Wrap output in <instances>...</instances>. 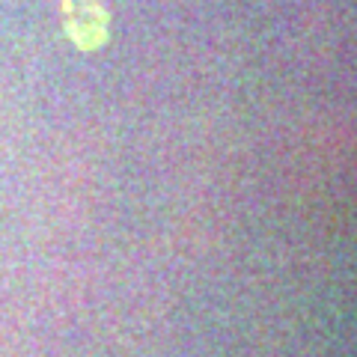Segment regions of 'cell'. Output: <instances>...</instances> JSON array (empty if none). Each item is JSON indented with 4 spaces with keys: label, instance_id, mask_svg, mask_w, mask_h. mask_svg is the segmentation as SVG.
Here are the masks:
<instances>
[{
    "label": "cell",
    "instance_id": "obj_1",
    "mask_svg": "<svg viewBox=\"0 0 357 357\" xmlns=\"http://www.w3.org/2000/svg\"><path fill=\"white\" fill-rule=\"evenodd\" d=\"M63 24L69 39L84 51H93L107 39V13L96 0H69L63 6Z\"/></svg>",
    "mask_w": 357,
    "mask_h": 357
}]
</instances>
